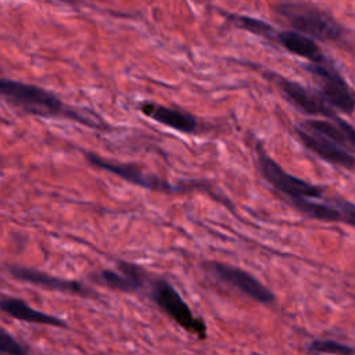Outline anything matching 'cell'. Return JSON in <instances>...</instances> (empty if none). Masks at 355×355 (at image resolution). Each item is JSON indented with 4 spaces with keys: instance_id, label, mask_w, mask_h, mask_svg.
<instances>
[{
    "instance_id": "5bb4252c",
    "label": "cell",
    "mask_w": 355,
    "mask_h": 355,
    "mask_svg": "<svg viewBox=\"0 0 355 355\" xmlns=\"http://www.w3.org/2000/svg\"><path fill=\"white\" fill-rule=\"evenodd\" d=\"M275 42L288 53L305 58L309 64H320L329 58L315 40L293 31H277Z\"/></svg>"
},
{
    "instance_id": "4fadbf2b",
    "label": "cell",
    "mask_w": 355,
    "mask_h": 355,
    "mask_svg": "<svg viewBox=\"0 0 355 355\" xmlns=\"http://www.w3.org/2000/svg\"><path fill=\"white\" fill-rule=\"evenodd\" d=\"M118 270L104 269L97 273L98 283L122 293H135L146 283V270L139 265L118 261Z\"/></svg>"
},
{
    "instance_id": "2e32d148",
    "label": "cell",
    "mask_w": 355,
    "mask_h": 355,
    "mask_svg": "<svg viewBox=\"0 0 355 355\" xmlns=\"http://www.w3.org/2000/svg\"><path fill=\"white\" fill-rule=\"evenodd\" d=\"M300 125L329 137L330 140H333L334 143H337L338 146H341L343 148H345L347 151L354 154V151H355V130H354L352 125L348 123L347 121L341 119L338 122H333V121L322 119V118L320 119L311 118V119H305Z\"/></svg>"
},
{
    "instance_id": "3957f363",
    "label": "cell",
    "mask_w": 355,
    "mask_h": 355,
    "mask_svg": "<svg viewBox=\"0 0 355 355\" xmlns=\"http://www.w3.org/2000/svg\"><path fill=\"white\" fill-rule=\"evenodd\" d=\"M257 158L263 179L290 202L297 200H319L323 197L324 189L322 186L288 173L261 144L257 146Z\"/></svg>"
},
{
    "instance_id": "52a82bcc",
    "label": "cell",
    "mask_w": 355,
    "mask_h": 355,
    "mask_svg": "<svg viewBox=\"0 0 355 355\" xmlns=\"http://www.w3.org/2000/svg\"><path fill=\"white\" fill-rule=\"evenodd\" d=\"M273 80L280 93L283 94V97L302 114L311 116H322L333 122H338L343 119L337 115L334 110H331L324 103L318 90L309 89L295 80H291L286 76L276 73H273Z\"/></svg>"
},
{
    "instance_id": "277c9868",
    "label": "cell",
    "mask_w": 355,
    "mask_h": 355,
    "mask_svg": "<svg viewBox=\"0 0 355 355\" xmlns=\"http://www.w3.org/2000/svg\"><path fill=\"white\" fill-rule=\"evenodd\" d=\"M304 69L313 76L319 86L318 93L331 110L352 115L355 107L354 90L334 65L333 60L327 58L320 64L308 62L304 65Z\"/></svg>"
},
{
    "instance_id": "30bf717a",
    "label": "cell",
    "mask_w": 355,
    "mask_h": 355,
    "mask_svg": "<svg viewBox=\"0 0 355 355\" xmlns=\"http://www.w3.org/2000/svg\"><path fill=\"white\" fill-rule=\"evenodd\" d=\"M8 272L17 280H21V282H25V283H29V284H33V286H37V287H42L46 290L79 295V297H92L93 294H96L93 290H90L87 286L82 284L78 280L53 276L50 273H46V272L35 269V268L11 265V266H8Z\"/></svg>"
},
{
    "instance_id": "ba28073f",
    "label": "cell",
    "mask_w": 355,
    "mask_h": 355,
    "mask_svg": "<svg viewBox=\"0 0 355 355\" xmlns=\"http://www.w3.org/2000/svg\"><path fill=\"white\" fill-rule=\"evenodd\" d=\"M216 280L236 288L241 294L261 304L275 302V294L247 270L225 262H207L204 266Z\"/></svg>"
},
{
    "instance_id": "6da1fadb",
    "label": "cell",
    "mask_w": 355,
    "mask_h": 355,
    "mask_svg": "<svg viewBox=\"0 0 355 355\" xmlns=\"http://www.w3.org/2000/svg\"><path fill=\"white\" fill-rule=\"evenodd\" d=\"M0 97L11 107L40 118H58L101 129L103 123L65 104L55 93L37 85L0 76Z\"/></svg>"
},
{
    "instance_id": "d6986e66",
    "label": "cell",
    "mask_w": 355,
    "mask_h": 355,
    "mask_svg": "<svg viewBox=\"0 0 355 355\" xmlns=\"http://www.w3.org/2000/svg\"><path fill=\"white\" fill-rule=\"evenodd\" d=\"M0 355H28V351L7 330L0 327Z\"/></svg>"
},
{
    "instance_id": "7c38bea8",
    "label": "cell",
    "mask_w": 355,
    "mask_h": 355,
    "mask_svg": "<svg viewBox=\"0 0 355 355\" xmlns=\"http://www.w3.org/2000/svg\"><path fill=\"white\" fill-rule=\"evenodd\" d=\"M140 112L147 118L155 121L159 125H164L169 129L184 135H193L198 130L197 118L180 108H173L168 105H162L154 101H143L140 103Z\"/></svg>"
},
{
    "instance_id": "8fae6325",
    "label": "cell",
    "mask_w": 355,
    "mask_h": 355,
    "mask_svg": "<svg viewBox=\"0 0 355 355\" xmlns=\"http://www.w3.org/2000/svg\"><path fill=\"white\" fill-rule=\"evenodd\" d=\"M302 215L320 222H344L354 225L355 207L348 200H336L334 204L319 202L315 200H297L290 202Z\"/></svg>"
},
{
    "instance_id": "ac0fdd59",
    "label": "cell",
    "mask_w": 355,
    "mask_h": 355,
    "mask_svg": "<svg viewBox=\"0 0 355 355\" xmlns=\"http://www.w3.org/2000/svg\"><path fill=\"white\" fill-rule=\"evenodd\" d=\"M312 351L331 355H354V348L333 340H315L311 344Z\"/></svg>"
},
{
    "instance_id": "7a4b0ae2",
    "label": "cell",
    "mask_w": 355,
    "mask_h": 355,
    "mask_svg": "<svg viewBox=\"0 0 355 355\" xmlns=\"http://www.w3.org/2000/svg\"><path fill=\"white\" fill-rule=\"evenodd\" d=\"M273 12L287 24L293 32L312 40L348 43L347 28L327 10L308 1H283L273 7Z\"/></svg>"
},
{
    "instance_id": "9c48e42d",
    "label": "cell",
    "mask_w": 355,
    "mask_h": 355,
    "mask_svg": "<svg viewBox=\"0 0 355 355\" xmlns=\"http://www.w3.org/2000/svg\"><path fill=\"white\" fill-rule=\"evenodd\" d=\"M294 132L301 140V143L304 144V147H306L311 153L318 155L320 159L349 172L354 169V165H355L354 154L347 151L345 148H343L341 146L330 140L329 137L318 132H313L311 129H306L301 125H295Z\"/></svg>"
},
{
    "instance_id": "9a60e30c",
    "label": "cell",
    "mask_w": 355,
    "mask_h": 355,
    "mask_svg": "<svg viewBox=\"0 0 355 355\" xmlns=\"http://www.w3.org/2000/svg\"><path fill=\"white\" fill-rule=\"evenodd\" d=\"M0 309L10 315L14 319L28 322V323H36V324H49V326H55V327H67L65 320L54 316L44 313L42 311H37L28 305L24 300L10 297L0 294Z\"/></svg>"
},
{
    "instance_id": "5b68a950",
    "label": "cell",
    "mask_w": 355,
    "mask_h": 355,
    "mask_svg": "<svg viewBox=\"0 0 355 355\" xmlns=\"http://www.w3.org/2000/svg\"><path fill=\"white\" fill-rule=\"evenodd\" d=\"M151 298L172 318L182 329L194 334L200 340L207 337V326L201 318H197L178 290L166 280L157 279L151 283Z\"/></svg>"
},
{
    "instance_id": "e0dca14e",
    "label": "cell",
    "mask_w": 355,
    "mask_h": 355,
    "mask_svg": "<svg viewBox=\"0 0 355 355\" xmlns=\"http://www.w3.org/2000/svg\"><path fill=\"white\" fill-rule=\"evenodd\" d=\"M227 19L232 21V24L240 29H244L255 36H259L265 40L275 42V37L277 35V29L272 26L269 22H265L263 19L250 17V15H241V14H227Z\"/></svg>"
},
{
    "instance_id": "8992f818",
    "label": "cell",
    "mask_w": 355,
    "mask_h": 355,
    "mask_svg": "<svg viewBox=\"0 0 355 355\" xmlns=\"http://www.w3.org/2000/svg\"><path fill=\"white\" fill-rule=\"evenodd\" d=\"M85 157L90 165L101 171L110 172L130 184H135L147 190H153V191H162V193H172L178 190L168 180L161 179L159 176L146 171L143 166L137 164L105 159L93 153H85Z\"/></svg>"
}]
</instances>
